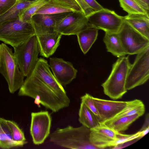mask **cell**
Masks as SVG:
<instances>
[{
    "mask_svg": "<svg viewBox=\"0 0 149 149\" xmlns=\"http://www.w3.org/2000/svg\"><path fill=\"white\" fill-rule=\"evenodd\" d=\"M68 13L34 14L31 17V21L36 35L52 33L56 31L55 28L58 21Z\"/></svg>",
    "mask_w": 149,
    "mask_h": 149,
    "instance_id": "cell-15",
    "label": "cell"
},
{
    "mask_svg": "<svg viewBox=\"0 0 149 149\" xmlns=\"http://www.w3.org/2000/svg\"><path fill=\"white\" fill-rule=\"evenodd\" d=\"M93 96L86 93L81 97V102H83L87 107L97 118L100 122V117L97 109L93 100Z\"/></svg>",
    "mask_w": 149,
    "mask_h": 149,
    "instance_id": "cell-28",
    "label": "cell"
},
{
    "mask_svg": "<svg viewBox=\"0 0 149 149\" xmlns=\"http://www.w3.org/2000/svg\"><path fill=\"white\" fill-rule=\"evenodd\" d=\"M103 41L107 51L113 55L119 58L127 55L117 32H105Z\"/></svg>",
    "mask_w": 149,
    "mask_h": 149,
    "instance_id": "cell-19",
    "label": "cell"
},
{
    "mask_svg": "<svg viewBox=\"0 0 149 149\" xmlns=\"http://www.w3.org/2000/svg\"><path fill=\"white\" fill-rule=\"evenodd\" d=\"M30 133L33 143L36 145L43 143L50 134L52 118L47 111L31 113Z\"/></svg>",
    "mask_w": 149,
    "mask_h": 149,
    "instance_id": "cell-11",
    "label": "cell"
},
{
    "mask_svg": "<svg viewBox=\"0 0 149 149\" xmlns=\"http://www.w3.org/2000/svg\"><path fill=\"white\" fill-rule=\"evenodd\" d=\"M98 29L89 27L79 32L77 36L80 48L84 54H86L96 40Z\"/></svg>",
    "mask_w": 149,
    "mask_h": 149,
    "instance_id": "cell-20",
    "label": "cell"
},
{
    "mask_svg": "<svg viewBox=\"0 0 149 149\" xmlns=\"http://www.w3.org/2000/svg\"><path fill=\"white\" fill-rule=\"evenodd\" d=\"M136 54L127 77L125 88L127 91L144 84L149 78V46Z\"/></svg>",
    "mask_w": 149,
    "mask_h": 149,
    "instance_id": "cell-7",
    "label": "cell"
},
{
    "mask_svg": "<svg viewBox=\"0 0 149 149\" xmlns=\"http://www.w3.org/2000/svg\"><path fill=\"white\" fill-rule=\"evenodd\" d=\"M93 100L98 112L100 123L111 119L127 107L129 101L104 100L93 97Z\"/></svg>",
    "mask_w": 149,
    "mask_h": 149,
    "instance_id": "cell-14",
    "label": "cell"
},
{
    "mask_svg": "<svg viewBox=\"0 0 149 149\" xmlns=\"http://www.w3.org/2000/svg\"><path fill=\"white\" fill-rule=\"evenodd\" d=\"M117 33L126 54H136L149 46V39L124 20Z\"/></svg>",
    "mask_w": 149,
    "mask_h": 149,
    "instance_id": "cell-8",
    "label": "cell"
},
{
    "mask_svg": "<svg viewBox=\"0 0 149 149\" xmlns=\"http://www.w3.org/2000/svg\"><path fill=\"white\" fill-rule=\"evenodd\" d=\"M13 48L20 70L26 77L33 71L39 58V50L36 35Z\"/></svg>",
    "mask_w": 149,
    "mask_h": 149,
    "instance_id": "cell-6",
    "label": "cell"
},
{
    "mask_svg": "<svg viewBox=\"0 0 149 149\" xmlns=\"http://www.w3.org/2000/svg\"><path fill=\"white\" fill-rule=\"evenodd\" d=\"M19 146L20 145L12 139L11 130L7 120L0 118V147L6 149Z\"/></svg>",
    "mask_w": 149,
    "mask_h": 149,
    "instance_id": "cell-21",
    "label": "cell"
},
{
    "mask_svg": "<svg viewBox=\"0 0 149 149\" xmlns=\"http://www.w3.org/2000/svg\"><path fill=\"white\" fill-rule=\"evenodd\" d=\"M18 95L32 98L39 107L41 104L54 112L68 107L70 103L66 91L61 84L45 82L32 72L26 77L19 88Z\"/></svg>",
    "mask_w": 149,
    "mask_h": 149,
    "instance_id": "cell-1",
    "label": "cell"
},
{
    "mask_svg": "<svg viewBox=\"0 0 149 149\" xmlns=\"http://www.w3.org/2000/svg\"><path fill=\"white\" fill-rule=\"evenodd\" d=\"M49 65L55 79L63 86H65L76 77L77 70L71 63L62 58H50Z\"/></svg>",
    "mask_w": 149,
    "mask_h": 149,
    "instance_id": "cell-12",
    "label": "cell"
},
{
    "mask_svg": "<svg viewBox=\"0 0 149 149\" xmlns=\"http://www.w3.org/2000/svg\"><path fill=\"white\" fill-rule=\"evenodd\" d=\"M90 129L83 125L78 127L68 125L57 128L51 133L50 141L55 145L69 149H98L90 141Z\"/></svg>",
    "mask_w": 149,
    "mask_h": 149,
    "instance_id": "cell-2",
    "label": "cell"
},
{
    "mask_svg": "<svg viewBox=\"0 0 149 149\" xmlns=\"http://www.w3.org/2000/svg\"><path fill=\"white\" fill-rule=\"evenodd\" d=\"M18 0L19 1H22L31 2V1H36L38 0Z\"/></svg>",
    "mask_w": 149,
    "mask_h": 149,
    "instance_id": "cell-33",
    "label": "cell"
},
{
    "mask_svg": "<svg viewBox=\"0 0 149 149\" xmlns=\"http://www.w3.org/2000/svg\"><path fill=\"white\" fill-rule=\"evenodd\" d=\"M78 12L83 11L75 0H49L35 14H56Z\"/></svg>",
    "mask_w": 149,
    "mask_h": 149,
    "instance_id": "cell-16",
    "label": "cell"
},
{
    "mask_svg": "<svg viewBox=\"0 0 149 149\" xmlns=\"http://www.w3.org/2000/svg\"><path fill=\"white\" fill-rule=\"evenodd\" d=\"M91 26L83 12H68L57 22L55 31L62 35H77Z\"/></svg>",
    "mask_w": 149,
    "mask_h": 149,
    "instance_id": "cell-10",
    "label": "cell"
},
{
    "mask_svg": "<svg viewBox=\"0 0 149 149\" xmlns=\"http://www.w3.org/2000/svg\"><path fill=\"white\" fill-rule=\"evenodd\" d=\"M0 73L6 81L10 92L14 93L21 88L23 76L12 50L4 43L0 44Z\"/></svg>",
    "mask_w": 149,
    "mask_h": 149,
    "instance_id": "cell-4",
    "label": "cell"
},
{
    "mask_svg": "<svg viewBox=\"0 0 149 149\" xmlns=\"http://www.w3.org/2000/svg\"><path fill=\"white\" fill-rule=\"evenodd\" d=\"M62 35L56 31L52 33L36 35L40 55L46 58L52 55L60 45Z\"/></svg>",
    "mask_w": 149,
    "mask_h": 149,
    "instance_id": "cell-17",
    "label": "cell"
},
{
    "mask_svg": "<svg viewBox=\"0 0 149 149\" xmlns=\"http://www.w3.org/2000/svg\"><path fill=\"white\" fill-rule=\"evenodd\" d=\"M18 0H0V16L3 15L13 6Z\"/></svg>",
    "mask_w": 149,
    "mask_h": 149,
    "instance_id": "cell-29",
    "label": "cell"
},
{
    "mask_svg": "<svg viewBox=\"0 0 149 149\" xmlns=\"http://www.w3.org/2000/svg\"><path fill=\"white\" fill-rule=\"evenodd\" d=\"M36 35L32 22L23 21L19 18L0 25V41L13 47Z\"/></svg>",
    "mask_w": 149,
    "mask_h": 149,
    "instance_id": "cell-5",
    "label": "cell"
},
{
    "mask_svg": "<svg viewBox=\"0 0 149 149\" xmlns=\"http://www.w3.org/2000/svg\"><path fill=\"white\" fill-rule=\"evenodd\" d=\"M149 14V0H135Z\"/></svg>",
    "mask_w": 149,
    "mask_h": 149,
    "instance_id": "cell-32",
    "label": "cell"
},
{
    "mask_svg": "<svg viewBox=\"0 0 149 149\" xmlns=\"http://www.w3.org/2000/svg\"><path fill=\"white\" fill-rule=\"evenodd\" d=\"M85 15L87 17L94 12L84 0H75Z\"/></svg>",
    "mask_w": 149,
    "mask_h": 149,
    "instance_id": "cell-30",
    "label": "cell"
},
{
    "mask_svg": "<svg viewBox=\"0 0 149 149\" xmlns=\"http://www.w3.org/2000/svg\"><path fill=\"white\" fill-rule=\"evenodd\" d=\"M124 20L142 35L149 39V15L128 14Z\"/></svg>",
    "mask_w": 149,
    "mask_h": 149,
    "instance_id": "cell-18",
    "label": "cell"
},
{
    "mask_svg": "<svg viewBox=\"0 0 149 149\" xmlns=\"http://www.w3.org/2000/svg\"><path fill=\"white\" fill-rule=\"evenodd\" d=\"M49 0H38L29 6L22 11L19 15V18L23 21L31 20L32 16Z\"/></svg>",
    "mask_w": 149,
    "mask_h": 149,
    "instance_id": "cell-25",
    "label": "cell"
},
{
    "mask_svg": "<svg viewBox=\"0 0 149 149\" xmlns=\"http://www.w3.org/2000/svg\"><path fill=\"white\" fill-rule=\"evenodd\" d=\"M87 18L91 26L105 32H117L124 21V17L104 8L94 12Z\"/></svg>",
    "mask_w": 149,
    "mask_h": 149,
    "instance_id": "cell-9",
    "label": "cell"
},
{
    "mask_svg": "<svg viewBox=\"0 0 149 149\" xmlns=\"http://www.w3.org/2000/svg\"><path fill=\"white\" fill-rule=\"evenodd\" d=\"M120 6L128 14H142L149 15L135 0H118Z\"/></svg>",
    "mask_w": 149,
    "mask_h": 149,
    "instance_id": "cell-26",
    "label": "cell"
},
{
    "mask_svg": "<svg viewBox=\"0 0 149 149\" xmlns=\"http://www.w3.org/2000/svg\"><path fill=\"white\" fill-rule=\"evenodd\" d=\"M131 65L128 56L118 58L113 65L110 75L101 85L104 94L111 99H121L127 93L125 84Z\"/></svg>",
    "mask_w": 149,
    "mask_h": 149,
    "instance_id": "cell-3",
    "label": "cell"
},
{
    "mask_svg": "<svg viewBox=\"0 0 149 149\" xmlns=\"http://www.w3.org/2000/svg\"><path fill=\"white\" fill-rule=\"evenodd\" d=\"M140 116L137 114L122 117L111 121H106L102 123L114 130L120 132L127 130L133 123Z\"/></svg>",
    "mask_w": 149,
    "mask_h": 149,
    "instance_id": "cell-24",
    "label": "cell"
},
{
    "mask_svg": "<svg viewBox=\"0 0 149 149\" xmlns=\"http://www.w3.org/2000/svg\"><path fill=\"white\" fill-rule=\"evenodd\" d=\"M8 124L12 132L13 140L22 146L27 143L24 132L14 121L7 120Z\"/></svg>",
    "mask_w": 149,
    "mask_h": 149,
    "instance_id": "cell-27",
    "label": "cell"
},
{
    "mask_svg": "<svg viewBox=\"0 0 149 149\" xmlns=\"http://www.w3.org/2000/svg\"><path fill=\"white\" fill-rule=\"evenodd\" d=\"M118 132L100 123L99 126L91 129L90 140L98 149L116 147Z\"/></svg>",
    "mask_w": 149,
    "mask_h": 149,
    "instance_id": "cell-13",
    "label": "cell"
},
{
    "mask_svg": "<svg viewBox=\"0 0 149 149\" xmlns=\"http://www.w3.org/2000/svg\"><path fill=\"white\" fill-rule=\"evenodd\" d=\"M79 116L80 123L90 129L99 126L100 123L97 118L82 102L80 104Z\"/></svg>",
    "mask_w": 149,
    "mask_h": 149,
    "instance_id": "cell-22",
    "label": "cell"
},
{
    "mask_svg": "<svg viewBox=\"0 0 149 149\" xmlns=\"http://www.w3.org/2000/svg\"><path fill=\"white\" fill-rule=\"evenodd\" d=\"M89 6L95 11H98L103 7L95 0H84Z\"/></svg>",
    "mask_w": 149,
    "mask_h": 149,
    "instance_id": "cell-31",
    "label": "cell"
},
{
    "mask_svg": "<svg viewBox=\"0 0 149 149\" xmlns=\"http://www.w3.org/2000/svg\"><path fill=\"white\" fill-rule=\"evenodd\" d=\"M36 1L29 2L18 1L9 10L0 16V25L19 18V14Z\"/></svg>",
    "mask_w": 149,
    "mask_h": 149,
    "instance_id": "cell-23",
    "label": "cell"
}]
</instances>
